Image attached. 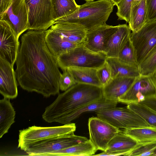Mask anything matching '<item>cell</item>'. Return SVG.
<instances>
[{"label":"cell","mask_w":156,"mask_h":156,"mask_svg":"<svg viewBox=\"0 0 156 156\" xmlns=\"http://www.w3.org/2000/svg\"><path fill=\"white\" fill-rule=\"evenodd\" d=\"M45 34L44 30H29L21 36L15 72L22 89L48 98L59 94L61 73L47 46Z\"/></svg>","instance_id":"cell-1"},{"label":"cell","mask_w":156,"mask_h":156,"mask_svg":"<svg viewBox=\"0 0 156 156\" xmlns=\"http://www.w3.org/2000/svg\"><path fill=\"white\" fill-rule=\"evenodd\" d=\"M103 96L102 87L77 83L58 94L54 102L45 108L42 118L48 123H60L72 112Z\"/></svg>","instance_id":"cell-2"},{"label":"cell","mask_w":156,"mask_h":156,"mask_svg":"<svg viewBox=\"0 0 156 156\" xmlns=\"http://www.w3.org/2000/svg\"><path fill=\"white\" fill-rule=\"evenodd\" d=\"M115 5L111 0L86 2L80 5L73 14L57 21L78 24L83 26L88 31L97 26L106 24Z\"/></svg>","instance_id":"cell-3"},{"label":"cell","mask_w":156,"mask_h":156,"mask_svg":"<svg viewBox=\"0 0 156 156\" xmlns=\"http://www.w3.org/2000/svg\"><path fill=\"white\" fill-rule=\"evenodd\" d=\"M105 55L94 52L83 44L78 46L56 58L58 65L63 71L70 68L98 69L105 62Z\"/></svg>","instance_id":"cell-4"},{"label":"cell","mask_w":156,"mask_h":156,"mask_svg":"<svg viewBox=\"0 0 156 156\" xmlns=\"http://www.w3.org/2000/svg\"><path fill=\"white\" fill-rule=\"evenodd\" d=\"M74 123L52 127L35 126L19 130L18 148L24 151L30 145L36 142L56 137L74 134Z\"/></svg>","instance_id":"cell-5"},{"label":"cell","mask_w":156,"mask_h":156,"mask_svg":"<svg viewBox=\"0 0 156 156\" xmlns=\"http://www.w3.org/2000/svg\"><path fill=\"white\" fill-rule=\"evenodd\" d=\"M95 112L98 117L118 129L152 127L127 106L123 108L115 107Z\"/></svg>","instance_id":"cell-6"},{"label":"cell","mask_w":156,"mask_h":156,"mask_svg":"<svg viewBox=\"0 0 156 156\" xmlns=\"http://www.w3.org/2000/svg\"><path fill=\"white\" fill-rule=\"evenodd\" d=\"M27 8L29 30L48 29L55 22L53 0H25Z\"/></svg>","instance_id":"cell-7"},{"label":"cell","mask_w":156,"mask_h":156,"mask_svg":"<svg viewBox=\"0 0 156 156\" xmlns=\"http://www.w3.org/2000/svg\"><path fill=\"white\" fill-rule=\"evenodd\" d=\"M156 97V71L148 76L140 75L136 77L128 90L118 99L127 104L138 103Z\"/></svg>","instance_id":"cell-8"},{"label":"cell","mask_w":156,"mask_h":156,"mask_svg":"<svg viewBox=\"0 0 156 156\" xmlns=\"http://www.w3.org/2000/svg\"><path fill=\"white\" fill-rule=\"evenodd\" d=\"M85 137L74 134L56 137L33 144L24 151L29 156H45L88 140Z\"/></svg>","instance_id":"cell-9"},{"label":"cell","mask_w":156,"mask_h":156,"mask_svg":"<svg viewBox=\"0 0 156 156\" xmlns=\"http://www.w3.org/2000/svg\"><path fill=\"white\" fill-rule=\"evenodd\" d=\"M130 40L139 65L156 46V20L146 22L138 30L132 32Z\"/></svg>","instance_id":"cell-10"},{"label":"cell","mask_w":156,"mask_h":156,"mask_svg":"<svg viewBox=\"0 0 156 156\" xmlns=\"http://www.w3.org/2000/svg\"><path fill=\"white\" fill-rule=\"evenodd\" d=\"M89 140L97 150L105 151L110 140L120 130L99 117L89 118Z\"/></svg>","instance_id":"cell-11"},{"label":"cell","mask_w":156,"mask_h":156,"mask_svg":"<svg viewBox=\"0 0 156 156\" xmlns=\"http://www.w3.org/2000/svg\"><path fill=\"white\" fill-rule=\"evenodd\" d=\"M20 44L19 38L9 23L0 20V58L14 66Z\"/></svg>","instance_id":"cell-12"},{"label":"cell","mask_w":156,"mask_h":156,"mask_svg":"<svg viewBox=\"0 0 156 156\" xmlns=\"http://www.w3.org/2000/svg\"><path fill=\"white\" fill-rule=\"evenodd\" d=\"M0 20L7 22L19 38L23 33L29 30L28 11L25 0H13L8 10Z\"/></svg>","instance_id":"cell-13"},{"label":"cell","mask_w":156,"mask_h":156,"mask_svg":"<svg viewBox=\"0 0 156 156\" xmlns=\"http://www.w3.org/2000/svg\"><path fill=\"white\" fill-rule=\"evenodd\" d=\"M118 27V25L110 26L106 23L87 31L84 46L94 52L105 55L108 42Z\"/></svg>","instance_id":"cell-14"},{"label":"cell","mask_w":156,"mask_h":156,"mask_svg":"<svg viewBox=\"0 0 156 156\" xmlns=\"http://www.w3.org/2000/svg\"><path fill=\"white\" fill-rule=\"evenodd\" d=\"M49 29L62 39L72 43L80 45L85 42L87 31L80 25L58 21Z\"/></svg>","instance_id":"cell-15"},{"label":"cell","mask_w":156,"mask_h":156,"mask_svg":"<svg viewBox=\"0 0 156 156\" xmlns=\"http://www.w3.org/2000/svg\"><path fill=\"white\" fill-rule=\"evenodd\" d=\"M17 82L13 66L0 58V93L4 98L13 99L17 97Z\"/></svg>","instance_id":"cell-16"},{"label":"cell","mask_w":156,"mask_h":156,"mask_svg":"<svg viewBox=\"0 0 156 156\" xmlns=\"http://www.w3.org/2000/svg\"><path fill=\"white\" fill-rule=\"evenodd\" d=\"M139 143L135 140L120 130L108 143L105 151L94 156H125Z\"/></svg>","instance_id":"cell-17"},{"label":"cell","mask_w":156,"mask_h":156,"mask_svg":"<svg viewBox=\"0 0 156 156\" xmlns=\"http://www.w3.org/2000/svg\"><path fill=\"white\" fill-rule=\"evenodd\" d=\"M136 78L117 76L112 78L102 87L103 97L119 102V98L128 90Z\"/></svg>","instance_id":"cell-18"},{"label":"cell","mask_w":156,"mask_h":156,"mask_svg":"<svg viewBox=\"0 0 156 156\" xmlns=\"http://www.w3.org/2000/svg\"><path fill=\"white\" fill-rule=\"evenodd\" d=\"M118 102L117 101L108 99L103 96L98 100L86 104L72 112L64 117L59 123L64 125L70 123L86 112H96L116 107Z\"/></svg>","instance_id":"cell-19"},{"label":"cell","mask_w":156,"mask_h":156,"mask_svg":"<svg viewBox=\"0 0 156 156\" xmlns=\"http://www.w3.org/2000/svg\"><path fill=\"white\" fill-rule=\"evenodd\" d=\"M118 26L117 30L108 42L105 55L106 58H117L121 50L130 38L131 30L129 25L123 24Z\"/></svg>","instance_id":"cell-20"},{"label":"cell","mask_w":156,"mask_h":156,"mask_svg":"<svg viewBox=\"0 0 156 156\" xmlns=\"http://www.w3.org/2000/svg\"><path fill=\"white\" fill-rule=\"evenodd\" d=\"M45 40L49 51L56 58L79 45L65 40L49 29L45 30Z\"/></svg>","instance_id":"cell-21"},{"label":"cell","mask_w":156,"mask_h":156,"mask_svg":"<svg viewBox=\"0 0 156 156\" xmlns=\"http://www.w3.org/2000/svg\"><path fill=\"white\" fill-rule=\"evenodd\" d=\"M97 149L88 140L65 149L46 154L45 156H87L94 155Z\"/></svg>","instance_id":"cell-22"},{"label":"cell","mask_w":156,"mask_h":156,"mask_svg":"<svg viewBox=\"0 0 156 156\" xmlns=\"http://www.w3.org/2000/svg\"><path fill=\"white\" fill-rule=\"evenodd\" d=\"M9 99L4 98L0 100V138L15 122L16 112Z\"/></svg>","instance_id":"cell-23"},{"label":"cell","mask_w":156,"mask_h":156,"mask_svg":"<svg viewBox=\"0 0 156 156\" xmlns=\"http://www.w3.org/2000/svg\"><path fill=\"white\" fill-rule=\"evenodd\" d=\"M106 61L110 68L112 78L117 76L136 78L140 75L139 66H130L122 63L117 58H107Z\"/></svg>","instance_id":"cell-24"},{"label":"cell","mask_w":156,"mask_h":156,"mask_svg":"<svg viewBox=\"0 0 156 156\" xmlns=\"http://www.w3.org/2000/svg\"><path fill=\"white\" fill-rule=\"evenodd\" d=\"M69 69L77 83H83L102 87L98 78L97 69L87 68H70Z\"/></svg>","instance_id":"cell-25"},{"label":"cell","mask_w":156,"mask_h":156,"mask_svg":"<svg viewBox=\"0 0 156 156\" xmlns=\"http://www.w3.org/2000/svg\"><path fill=\"white\" fill-rule=\"evenodd\" d=\"M146 0H142L138 5L132 8L128 25L132 32L138 30L146 23Z\"/></svg>","instance_id":"cell-26"},{"label":"cell","mask_w":156,"mask_h":156,"mask_svg":"<svg viewBox=\"0 0 156 156\" xmlns=\"http://www.w3.org/2000/svg\"><path fill=\"white\" fill-rule=\"evenodd\" d=\"M55 22L74 13L79 8L75 0H53Z\"/></svg>","instance_id":"cell-27"},{"label":"cell","mask_w":156,"mask_h":156,"mask_svg":"<svg viewBox=\"0 0 156 156\" xmlns=\"http://www.w3.org/2000/svg\"><path fill=\"white\" fill-rule=\"evenodd\" d=\"M123 132L138 142L156 141V128L146 127L124 129Z\"/></svg>","instance_id":"cell-28"},{"label":"cell","mask_w":156,"mask_h":156,"mask_svg":"<svg viewBox=\"0 0 156 156\" xmlns=\"http://www.w3.org/2000/svg\"><path fill=\"white\" fill-rule=\"evenodd\" d=\"M127 107L144 119L151 126L156 128V113L140 103L127 104Z\"/></svg>","instance_id":"cell-29"},{"label":"cell","mask_w":156,"mask_h":156,"mask_svg":"<svg viewBox=\"0 0 156 156\" xmlns=\"http://www.w3.org/2000/svg\"><path fill=\"white\" fill-rule=\"evenodd\" d=\"M117 58L120 62L125 64L132 66H139L135 50L130 38L121 50Z\"/></svg>","instance_id":"cell-30"},{"label":"cell","mask_w":156,"mask_h":156,"mask_svg":"<svg viewBox=\"0 0 156 156\" xmlns=\"http://www.w3.org/2000/svg\"><path fill=\"white\" fill-rule=\"evenodd\" d=\"M140 75L148 76L156 71V46L139 65Z\"/></svg>","instance_id":"cell-31"},{"label":"cell","mask_w":156,"mask_h":156,"mask_svg":"<svg viewBox=\"0 0 156 156\" xmlns=\"http://www.w3.org/2000/svg\"><path fill=\"white\" fill-rule=\"evenodd\" d=\"M156 148V141L139 143L125 156H152Z\"/></svg>","instance_id":"cell-32"},{"label":"cell","mask_w":156,"mask_h":156,"mask_svg":"<svg viewBox=\"0 0 156 156\" xmlns=\"http://www.w3.org/2000/svg\"><path fill=\"white\" fill-rule=\"evenodd\" d=\"M133 0H121L117 5L116 15L118 20L129 23L130 18Z\"/></svg>","instance_id":"cell-33"},{"label":"cell","mask_w":156,"mask_h":156,"mask_svg":"<svg viewBox=\"0 0 156 156\" xmlns=\"http://www.w3.org/2000/svg\"><path fill=\"white\" fill-rule=\"evenodd\" d=\"M60 75L59 85V89L65 91L77 83L75 77L71 70L67 69L63 70Z\"/></svg>","instance_id":"cell-34"},{"label":"cell","mask_w":156,"mask_h":156,"mask_svg":"<svg viewBox=\"0 0 156 156\" xmlns=\"http://www.w3.org/2000/svg\"><path fill=\"white\" fill-rule=\"evenodd\" d=\"M97 73L102 87L112 78L110 68L106 61L102 66L97 69Z\"/></svg>","instance_id":"cell-35"},{"label":"cell","mask_w":156,"mask_h":156,"mask_svg":"<svg viewBox=\"0 0 156 156\" xmlns=\"http://www.w3.org/2000/svg\"><path fill=\"white\" fill-rule=\"evenodd\" d=\"M146 23L156 20V0H146Z\"/></svg>","instance_id":"cell-36"},{"label":"cell","mask_w":156,"mask_h":156,"mask_svg":"<svg viewBox=\"0 0 156 156\" xmlns=\"http://www.w3.org/2000/svg\"><path fill=\"white\" fill-rule=\"evenodd\" d=\"M13 0H0V18L6 12L11 5Z\"/></svg>","instance_id":"cell-37"},{"label":"cell","mask_w":156,"mask_h":156,"mask_svg":"<svg viewBox=\"0 0 156 156\" xmlns=\"http://www.w3.org/2000/svg\"><path fill=\"white\" fill-rule=\"evenodd\" d=\"M156 113V97L145 99L140 102Z\"/></svg>","instance_id":"cell-38"},{"label":"cell","mask_w":156,"mask_h":156,"mask_svg":"<svg viewBox=\"0 0 156 156\" xmlns=\"http://www.w3.org/2000/svg\"><path fill=\"white\" fill-rule=\"evenodd\" d=\"M141 0H133L132 8L138 5Z\"/></svg>","instance_id":"cell-39"},{"label":"cell","mask_w":156,"mask_h":156,"mask_svg":"<svg viewBox=\"0 0 156 156\" xmlns=\"http://www.w3.org/2000/svg\"><path fill=\"white\" fill-rule=\"evenodd\" d=\"M115 4V5H117V4L121 0H111Z\"/></svg>","instance_id":"cell-40"},{"label":"cell","mask_w":156,"mask_h":156,"mask_svg":"<svg viewBox=\"0 0 156 156\" xmlns=\"http://www.w3.org/2000/svg\"><path fill=\"white\" fill-rule=\"evenodd\" d=\"M152 156H156V148L155 149Z\"/></svg>","instance_id":"cell-41"},{"label":"cell","mask_w":156,"mask_h":156,"mask_svg":"<svg viewBox=\"0 0 156 156\" xmlns=\"http://www.w3.org/2000/svg\"><path fill=\"white\" fill-rule=\"evenodd\" d=\"M84 0L86 1V2H88V1H94V0Z\"/></svg>","instance_id":"cell-42"}]
</instances>
